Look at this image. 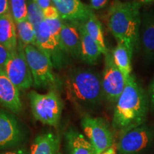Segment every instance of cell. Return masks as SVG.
<instances>
[{
    "label": "cell",
    "mask_w": 154,
    "mask_h": 154,
    "mask_svg": "<svg viewBox=\"0 0 154 154\" xmlns=\"http://www.w3.org/2000/svg\"><path fill=\"white\" fill-rule=\"evenodd\" d=\"M149 99L145 91L131 74L116 103L112 126L121 134L144 124L149 111Z\"/></svg>",
    "instance_id": "obj_1"
},
{
    "label": "cell",
    "mask_w": 154,
    "mask_h": 154,
    "mask_svg": "<svg viewBox=\"0 0 154 154\" xmlns=\"http://www.w3.org/2000/svg\"><path fill=\"white\" fill-rule=\"evenodd\" d=\"M141 3L114 0L108 9L106 21L117 42L124 43L134 52L140 44Z\"/></svg>",
    "instance_id": "obj_2"
},
{
    "label": "cell",
    "mask_w": 154,
    "mask_h": 154,
    "mask_svg": "<svg viewBox=\"0 0 154 154\" xmlns=\"http://www.w3.org/2000/svg\"><path fill=\"white\" fill-rule=\"evenodd\" d=\"M66 98L78 109L90 110L97 107L104 96L99 74L88 69H76L63 82Z\"/></svg>",
    "instance_id": "obj_3"
},
{
    "label": "cell",
    "mask_w": 154,
    "mask_h": 154,
    "mask_svg": "<svg viewBox=\"0 0 154 154\" xmlns=\"http://www.w3.org/2000/svg\"><path fill=\"white\" fill-rule=\"evenodd\" d=\"M28 96L34 119L43 124L58 126L62 113L63 103L57 90L51 88L43 94L31 91Z\"/></svg>",
    "instance_id": "obj_4"
},
{
    "label": "cell",
    "mask_w": 154,
    "mask_h": 154,
    "mask_svg": "<svg viewBox=\"0 0 154 154\" xmlns=\"http://www.w3.org/2000/svg\"><path fill=\"white\" fill-rule=\"evenodd\" d=\"M24 52L33 78L34 87H54L57 79L54 73V65L51 59L35 45L25 47Z\"/></svg>",
    "instance_id": "obj_5"
},
{
    "label": "cell",
    "mask_w": 154,
    "mask_h": 154,
    "mask_svg": "<svg viewBox=\"0 0 154 154\" xmlns=\"http://www.w3.org/2000/svg\"><path fill=\"white\" fill-rule=\"evenodd\" d=\"M4 70L19 91L29 89L33 86V78L25 57L24 47L22 44L18 42L17 50L11 52Z\"/></svg>",
    "instance_id": "obj_6"
},
{
    "label": "cell",
    "mask_w": 154,
    "mask_h": 154,
    "mask_svg": "<svg viewBox=\"0 0 154 154\" xmlns=\"http://www.w3.org/2000/svg\"><path fill=\"white\" fill-rule=\"evenodd\" d=\"M81 126L97 154L101 153L113 145V133L103 119L85 116L82 119Z\"/></svg>",
    "instance_id": "obj_7"
},
{
    "label": "cell",
    "mask_w": 154,
    "mask_h": 154,
    "mask_svg": "<svg viewBox=\"0 0 154 154\" xmlns=\"http://www.w3.org/2000/svg\"><path fill=\"white\" fill-rule=\"evenodd\" d=\"M124 74L116 66L113 61L111 51L104 55V67L101 82L103 95L108 101L116 103L122 94L126 84Z\"/></svg>",
    "instance_id": "obj_8"
},
{
    "label": "cell",
    "mask_w": 154,
    "mask_h": 154,
    "mask_svg": "<svg viewBox=\"0 0 154 154\" xmlns=\"http://www.w3.org/2000/svg\"><path fill=\"white\" fill-rule=\"evenodd\" d=\"M153 133L143 124L121 134L116 149L119 154H138L151 143Z\"/></svg>",
    "instance_id": "obj_9"
},
{
    "label": "cell",
    "mask_w": 154,
    "mask_h": 154,
    "mask_svg": "<svg viewBox=\"0 0 154 154\" xmlns=\"http://www.w3.org/2000/svg\"><path fill=\"white\" fill-rule=\"evenodd\" d=\"M36 46L51 59L54 67L61 68L65 63L63 54H66L61 50L59 42L45 20L36 29Z\"/></svg>",
    "instance_id": "obj_10"
},
{
    "label": "cell",
    "mask_w": 154,
    "mask_h": 154,
    "mask_svg": "<svg viewBox=\"0 0 154 154\" xmlns=\"http://www.w3.org/2000/svg\"><path fill=\"white\" fill-rule=\"evenodd\" d=\"M22 126L13 115L0 110V150L16 148L24 141Z\"/></svg>",
    "instance_id": "obj_11"
},
{
    "label": "cell",
    "mask_w": 154,
    "mask_h": 154,
    "mask_svg": "<svg viewBox=\"0 0 154 154\" xmlns=\"http://www.w3.org/2000/svg\"><path fill=\"white\" fill-rule=\"evenodd\" d=\"M52 5L59 11L62 20L84 22L93 11L89 6L80 0H52Z\"/></svg>",
    "instance_id": "obj_12"
},
{
    "label": "cell",
    "mask_w": 154,
    "mask_h": 154,
    "mask_svg": "<svg viewBox=\"0 0 154 154\" xmlns=\"http://www.w3.org/2000/svg\"><path fill=\"white\" fill-rule=\"evenodd\" d=\"M59 45L66 55L79 57L81 54V36L78 22L63 21Z\"/></svg>",
    "instance_id": "obj_13"
},
{
    "label": "cell",
    "mask_w": 154,
    "mask_h": 154,
    "mask_svg": "<svg viewBox=\"0 0 154 154\" xmlns=\"http://www.w3.org/2000/svg\"><path fill=\"white\" fill-rule=\"evenodd\" d=\"M0 105L14 113L20 112L22 109L19 90L11 82L4 69L0 70Z\"/></svg>",
    "instance_id": "obj_14"
},
{
    "label": "cell",
    "mask_w": 154,
    "mask_h": 154,
    "mask_svg": "<svg viewBox=\"0 0 154 154\" xmlns=\"http://www.w3.org/2000/svg\"><path fill=\"white\" fill-rule=\"evenodd\" d=\"M64 146L66 154H97L86 136L74 128L65 133Z\"/></svg>",
    "instance_id": "obj_15"
},
{
    "label": "cell",
    "mask_w": 154,
    "mask_h": 154,
    "mask_svg": "<svg viewBox=\"0 0 154 154\" xmlns=\"http://www.w3.org/2000/svg\"><path fill=\"white\" fill-rule=\"evenodd\" d=\"M140 44L146 58L154 59V13H144L141 17Z\"/></svg>",
    "instance_id": "obj_16"
},
{
    "label": "cell",
    "mask_w": 154,
    "mask_h": 154,
    "mask_svg": "<svg viewBox=\"0 0 154 154\" xmlns=\"http://www.w3.org/2000/svg\"><path fill=\"white\" fill-rule=\"evenodd\" d=\"M29 154H61L59 136L53 131L38 134L31 146Z\"/></svg>",
    "instance_id": "obj_17"
},
{
    "label": "cell",
    "mask_w": 154,
    "mask_h": 154,
    "mask_svg": "<svg viewBox=\"0 0 154 154\" xmlns=\"http://www.w3.org/2000/svg\"><path fill=\"white\" fill-rule=\"evenodd\" d=\"M78 26L81 36V59L88 64H95L102 54L101 50L88 35L83 22H78Z\"/></svg>",
    "instance_id": "obj_18"
},
{
    "label": "cell",
    "mask_w": 154,
    "mask_h": 154,
    "mask_svg": "<svg viewBox=\"0 0 154 154\" xmlns=\"http://www.w3.org/2000/svg\"><path fill=\"white\" fill-rule=\"evenodd\" d=\"M0 44L10 52L17 50L18 47L16 22L11 13L0 17Z\"/></svg>",
    "instance_id": "obj_19"
},
{
    "label": "cell",
    "mask_w": 154,
    "mask_h": 154,
    "mask_svg": "<svg viewBox=\"0 0 154 154\" xmlns=\"http://www.w3.org/2000/svg\"><path fill=\"white\" fill-rule=\"evenodd\" d=\"M113 61L127 80L132 72V57L134 52L124 43L118 42L111 51Z\"/></svg>",
    "instance_id": "obj_20"
},
{
    "label": "cell",
    "mask_w": 154,
    "mask_h": 154,
    "mask_svg": "<svg viewBox=\"0 0 154 154\" xmlns=\"http://www.w3.org/2000/svg\"><path fill=\"white\" fill-rule=\"evenodd\" d=\"M83 23L88 35L96 42L101 49L102 54L105 55L109 51V49L106 46L103 27L101 23L96 17L94 11H92L88 18L84 21Z\"/></svg>",
    "instance_id": "obj_21"
},
{
    "label": "cell",
    "mask_w": 154,
    "mask_h": 154,
    "mask_svg": "<svg viewBox=\"0 0 154 154\" xmlns=\"http://www.w3.org/2000/svg\"><path fill=\"white\" fill-rule=\"evenodd\" d=\"M18 42L25 47L28 45L36 46V29L29 21L16 23Z\"/></svg>",
    "instance_id": "obj_22"
},
{
    "label": "cell",
    "mask_w": 154,
    "mask_h": 154,
    "mask_svg": "<svg viewBox=\"0 0 154 154\" xmlns=\"http://www.w3.org/2000/svg\"><path fill=\"white\" fill-rule=\"evenodd\" d=\"M11 14L16 23L27 19V0H9Z\"/></svg>",
    "instance_id": "obj_23"
},
{
    "label": "cell",
    "mask_w": 154,
    "mask_h": 154,
    "mask_svg": "<svg viewBox=\"0 0 154 154\" xmlns=\"http://www.w3.org/2000/svg\"><path fill=\"white\" fill-rule=\"evenodd\" d=\"M27 20L33 25L35 29H36L38 25L44 20L43 10L36 5L34 0H27Z\"/></svg>",
    "instance_id": "obj_24"
},
{
    "label": "cell",
    "mask_w": 154,
    "mask_h": 154,
    "mask_svg": "<svg viewBox=\"0 0 154 154\" xmlns=\"http://www.w3.org/2000/svg\"><path fill=\"white\" fill-rule=\"evenodd\" d=\"M48 25L49 26L51 32L55 36L56 38L58 40L59 43V35H60V32L62 28L63 21L61 18H58L56 19H51V20H45Z\"/></svg>",
    "instance_id": "obj_25"
},
{
    "label": "cell",
    "mask_w": 154,
    "mask_h": 154,
    "mask_svg": "<svg viewBox=\"0 0 154 154\" xmlns=\"http://www.w3.org/2000/svg\"><path fill=\"white\" fill-rule=\"evenodd\" d=\"M43 15L44 20H51L61 18L59 11L53 5L43 10Z\"/></svg>",
    "instance_id": "obj_26"
},
{
    "label": "cell",
    "mask_w": 154,
    "mask_h": 154,
    "mask_svg": "<svg viewBox=\"0 0 154 154\" xmlns=\"http://www.w3.org/2000/svg\"><path fill=\"white\" fill-rule=\"evenodd\" d=\"M11 52L9 51L7 48L0 44V70L4 69L6 63L9 58L10 57Z\"/></svg>",
    "instance_id": "obj_27"
},
{
    "label": "cell",
    "mask_w": 154,
    "mask_h": 154,
    "mask_svg": "<svg viewBox=\"0 0 154 154\" xmlns=\"http://www.w3.org/2000/svg\"><path fill=\"white\" fill-rule=\"evenodd\" d=\"M109 0H90V5L92 10H99L108 5Z\"/></svg>",
    "instance_id": "obj_28"
},
{
    "label": "cell",
    "mask_w": 154,
    "mask_h": 154,
    "mask_svg": "<svg viewBox=\"0 0 154 154\" xmlns=\"http://www.w3.org/2000/svg\"><path fill=\"white\" fill-rule=\"evenodd\" d=\"M9 0H0V17L10 14Z\"/></svg>",
    "instance_id": "obj_29"
},
{
    "label": "cell",
    "mask_w": 154,
    "mask_h": 154,
    "mask_svg": "<svg viewBox=\"0 0 154 154\" xmlns=\"http://www.w3.org/2000/svg\"><path fill=\"white\" fill-rule=\"evenodd\" d=\"M149 99L151 109L154 111V77L151 81L149 89Z\"/></svg>",
    "instance_id": "obj_30"
},
{
    "label": "cell",
    "mask_w": 154,
    "mask_h": 154,
    "mask_svg": "<svg viewBox=\"0 0 154 154\" xmlns=\"http://www.w3.org/2000/svg\"><path fill=\"white\" fill-rule=\"evenodd\" d=\"M34 1L42 10H44L52 5V0H34Z\"/></svg>",
    "instance_id": "obj_31"
},
{
    "label": "cell",
    "mask_w": 154,
    "mask_h": 154,
    "mask_svg": "<svg viewBox=\"0 0 154 154\" xmlns=\"http://www.w3.org/2000/svg\"><path fill=\"white\" fill-rule=\"evenodd\" d=\"M0 154H29V151L26 150L24 148H19V149H16L11 150V151H8L6 152H3Z\"/></svg>",
    "instance_id": "obj_32"
},
{
    "label": "cell",
    "mask_w": 154,
    "mask_h": 154,
    "mask_svg": "<svg viewBox=\"0 0 154 154\" xmlns=\"http://www.w3.org/2000/svg\"><path fill=\"white\" fill-rule=\"evenodd\" d=\"M116 146L114 144L111 146V147L109 148V149H108L104 151L103 152H102L100 154H117V152H116Z\"/></svg>",
    "instance_id": "obj_33"
},
{
    "label": "cell",
    "mask_w": 154,
    "mask_h": 154,
    "mask_svg": "<svg viewBox=\"0 0 154 154\" xmlns=\"http://www.w3.org/2000/svg\"><path fill=\"white\" fill-rule=\"evenodd\" d=\"M137 2H138L140 3H151V2H154V0H137Z\"/></svg>",
    "instance_id": "obj_34"
}]
</instances>
